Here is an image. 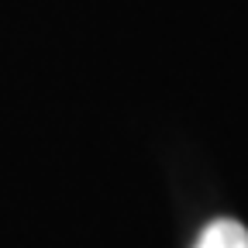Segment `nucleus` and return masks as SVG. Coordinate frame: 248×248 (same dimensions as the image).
Instances as JSON below:
<instances>
[{
    "label": "nucleus",
    "instance_id": "nucleus-1",
    "mask_svg": "<svg viewBox=\"0 0 248 248\" xmlns=\"http://www.w3.org/2000/svg\"><path fill=\"white\" fill-rule=\"evenodd\" d=\"M193 248H248V228L234 217H217L200 231Z\"/></svg>",
    "mask_w": 248,
    "mask_h": 248
}]
</instances>
